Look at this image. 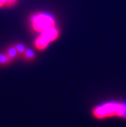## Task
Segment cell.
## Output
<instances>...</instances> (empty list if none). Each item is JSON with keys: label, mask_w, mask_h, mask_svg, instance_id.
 Here are the masks:
<instances>
[{"label": "cell", "mask_w": 126, "mask_h": 127, "mask_svg": "<svg viewBox=\"0 0 126 127\" xmlns=\"http://www.w3.org/2000/svg\"><path fill=\"white\" fill-rule=\"evenodd\" d=\"M92 117L98 121L117 118L126 121V100H106L91 109Z\"/></svg>", "instance_id": "1"}, {"label": "cell", "mask_w": 126, "mask_h": 127, "mask_svg": "<svg viewBox=\"0 0 126 127\" xmlns=\"http://www.w3.org/2000/svg\"><path fill=\"white\" fill-rule=\"evenodd\" d=\"M31 24L35 31L43 32L55 26V20L47 13H37L31 17Z\"/></svg>", "instance_id": "2"}, {"label": "cell", "mask_w": 126, "mask_h": 127, "mask_svg": "<svg viewBox=\"0 0 126 127\" xmlns=\"http://www.w3.org/2000/svg\"><path fill=\"white\" fill-rule=\"evenodd\" d=\"M41 33H42L41 35L44 36L49 43L52 42V41H54L55 39H57L58 35H59L58 30L56 28L55 26L48 29V30H46V31L41 32Z\"/></svg>", "instance_id": "3"}, {"label": "cell", "mask_w": 126, "mask_h": 127, "mask_svg": "<svg viewBox=\"0 0 126 127\" xmlns=\"http://www.w3.org/2000/svg\"><path fill=\"white\" fill-rule=\"evenodd\" d=\"M49 44V42L43 35H39L35 40V47L39 50H43L44 48H46Z\"/></svg>", "instance_id": "4"}, {"label": "cell", "mask_w": 126, "mask_h": 127, "mask_svg": "<svg viewBox=\"0 0 126 127\" xmlns=\"http://www.w3.org/2000/svg\"><path fill=\"white\" fill-rule=\"evenodd\" d=\"M6 53L11 59H13V58H15L16 57H17L18 53H17V49H16L15 46H11V47H9L8 48H7Z\"/></svg>", "instance_id": "5"}, {"label": "cell", "mask_w": 126, "mask_h": 127, "mask_svg": "<svg viewBox=\"0 0 126 127\" xmlns=\"http://www.w3.org/2000/svg\"><path fill=\"white\" fill-rule=\"evenodd\" d=\"M12 61L7 53H0V64H8Z\"/></svg>", "instance_id": "6"}, {"label": "cell", "mask_w": 126, "mask_h": 127, "mask_svg": "<svg viewBox=\"0 0 126 127\" xmlns=\"http://www.w3.org/2000/svg\"><path fill=\"white\" fill-rule=\"evenodd\" d=\"M23 55L26 59H29H29H33L34 58V51L32 49H30V48H26L25 51L23 53Z\"/></svg>", "instance_id": "7"}, {"label": "cell", "mask_w": 126, "mask_h": 127, "mask_svg": "<svg viewBox=\"0 0 126 127\" xmlns=\"http://www.w3.org/2000/svg\"><path fill=\"white\" fill-rule=\"evenodd\" d=\"M15 48H16V49H17V53H20V54H23L24 52H25V49H26V48L25 47V45L22 44H16L15 45Z\"/></svg>", "instance_id": "8"}, {"label": "cell", "mask_w": 126, "mask_h": 127, "mask_svg": "<svg viewBox=\"0 0 126 127\" xmlns=\"http://www.w3.org/2000/svg\"><path fill=\"white\" fill-rule=\"evenodd\" d=\"M17 0H7L5 2V5H7V7H12L17 3Z\"/></svg>", "instance_id": "9"}, {"label": "cell", "mask_w": 126, "mask_h": 127, "mask_svg": "<svg viewBox=\"0 0 126 127\" xmlns=\"http://www.w3.org/2000/svg\"><path fill=\"white\" fill-rule=\"evenodd\" d=\"M3 5H4V3H3V2H2L1 1V0H0V7H2V6H3Z\"/></svg>", "instance_id": "10"}, {"label": "cell", "mask_w": 126, "mask_h": 127, "mask_svg": "<svg viewBox=\"0 0 126 127\" xmlns=\"http://www.w3.org/2000/svg\"><path fill=\"white\" fill-rule=\"evenodd\" d=\"M1 1H2V2H3V3H4V5H5V2H6V1H7V0H1Z\"/></svg>", "instance_id": "11"}]
</instances>
